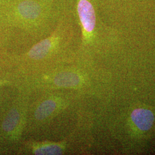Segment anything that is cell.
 Wrapping results in <instances>:
<instances>
[{"label":"cell","instance_id":"obj_1","mask_svg":"<svg viewBox=\"0 0 155 155\" xmlns=\"http://www.w3.org/2000/svg\"><path fill=\"white\" fill-rule=\"evenodd\" d=\"M74 38L71 15L63 12L55 27L48 36L16 57L21 78L78 61L77 51L74 47Z\"/></svg>","mask_w":155,"mask_h":155},{"label":"cell","instance_id":"obj_2","mask_svg":"<svg viewBox=\"0 0 155 155\" xmlns=\"http://www.w3.org/2000/svg\"><path fill=\"white\" fill-rule=\"evenodd\" d=\"M62 12L40 0H13L0 6V26L40 40L53 31Z\"/></svg>","mask_w":155,"mask_h":155},{"label":"cell","instance_id":"obj_3","mask_svg":"<svg viewBox=\"0 0 155 155\" xmlns=\"http://www.w3.org/2000/svg\"><path fill=\"white\" fill-rule=\"evenodd\" d=\"M39 94L37 99L29 103L26 129L32 130L48 124L72 106L75 100V94L68 91H46Z\"/></svg>","mask_w":155,"mask_h":155},{"label":"cell","instance_id":"obj_4","mask_svg":"<svg viewBox=\"0 0 155 155\" xmlns=\"http://www.w3.org/2000/svg\"><path fill=\"white\" fill-rule=\"evenodd\" d=\"M97 0H76V15L81 30V42L77 50L78 58L98 45L105 26L100 18Z\"/></svg>","mask_w":155,"mask_h":155},{"label":"cell","instance_id":"obj_5","mask_svg":"<svg viewBox=\"0 0 155 155\" xmlns=\"http://www.w3.org/2000/svg\"><path fill=\"white\" fill-rule=\"evenodd\" d=\"M67 143V140L59 142L28 141L25 142V150L31 155H63L66 151Z\"/></svg>","mask_w":155,"mask_h":155},{"label":"cell","instance_id":"obj_6","mask_svg":"<svg viewBox=\"0 0 155 155\" xmlns=\"http://www.w3.org/2000/svg\"><path fill=\"white\" fill-rule=\"evenodd\" d=\"M131 119L140 130L147 131L152 127L155 117L153 113L148 109H137L132 111Z\"/></svg>","mask_w":155,"mask_h":155},{"label":"cell","instance_id":"obj_7","mask_svg":"<svg viewBox=\"0 0 155 155\" xmlns=\"http://www.w3.org/2000/svg\"><path fill=\"white\" fill-rule=\"evenodd\" d=\"M40 1L54 6H55L56 2L58 1V0H40Z\"/></svg>","mask_w":155,"mask_h":155},{"label":"cell","instance_id":"obj_8","mask_svg":"<svg viewBox=\"0 0 155 155\" xmlns=\"http://www.w3.org/2000/svg\"><path fill=\"white\" fill-rule=\"evenodd\" d=\"M13 1V0H0V6L10 1Z\"/></svg>","mask_w":155,"mask_h":155}]
</instances>
